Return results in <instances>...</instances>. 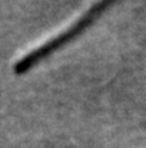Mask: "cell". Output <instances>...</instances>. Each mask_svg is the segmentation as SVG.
Instances as JSON below:
<instances>
[{"instance_id": "1", "label": "cell", "mask_w": 146, "mask_h": 148, "mask_svg": "<svg viewBox=\"0 0 146 148\" xmlns=\"http://www.w3.org/2000/svg\"><path fill=\"white\" fill-rule=\"evenodd\" d=\"M110 3L109 1H100V3H96L86 14H83L80 19H77L73 25H70L69 27H66L63 32L57 33V36L49 39L48 42L42 43L39 48L33 49L32 52L26 53L17 63H14V72L16 73H23L26 71H29L33 65H36L39 60H42L43 58H46L49 53L54 52L56 49H59L62 45H65L66 42H69L70 39H73L77 33H80L88 25H90V22L97 17L102 12V9L107 7Z\"/></svg>"}]
</instances>
